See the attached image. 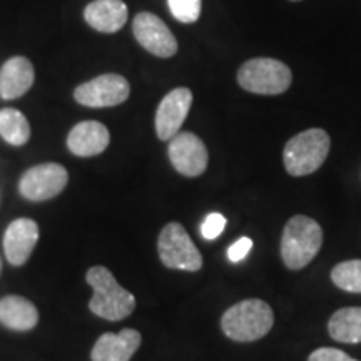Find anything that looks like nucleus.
Segmentation results:
<instances>
[{
  "mask_svg": "<svg viewBox=\"0 0 361 361\" xmlns=\"http://www.w3.org/2000/svg\"><path fill=\"white\" fill-rule=\"evenodd\" d=\"M0 135L12 146H24L30 139V124L20 111L6 109L0 111Z\"/></svg>",
  "mask_w": 361,
  "mask_h": 361,
  "instance_id": "6ab92c4d",
  "label": "nucleus"
},
{
  "mask_svg": "<svg viewBox=\"0 0 361 361\" xmlns=\"http://www.w3.org/2000/svg\"><path fill=\"white\" fill-rule=\"evenodd\" d=\"M226 228V218L221 213H209L201 224V236L206 241L219 238Z\"/></svg>",
  "mask_w": 361,
  "mask_h": 361,
  "instance_id": "4be33fe9",
  "label": "nucleus"
},
{
  "mask_svg": "<svg viewBox=\"0 0 361 361\" xmlns=\"http://www.w3.org/2000/svg\"><path fill=\"white\" fill-rule=\"evenodd\" d=\"M323 246V229L314 219L298 214L284 226L281 258L288 269L300 271L316 258Z\"/></svg>",
  "mask_w": 361,
  "mask_h": 361,
  "instance_id": "f03ea898",
  "label": "nucleus"
},
{
  "mask_svg": "<svg viewBox=\"0 0 361 361\" xmlns=\"http://www.w3.org/2000/svg\"><path fill=\"white\" fill-rule=\"evenodd\" d=\"M0 323L13 331H30L39 323V311L25 298L8 295L0 300Z\"/></svg>",
  "mask_w": 361,
  "mask_h": 361,
  "instance_id": "f3484780",
  "label": "nucleus"
},
{
  "mask_svg": "<svg viewBox=\"0 0 361 361\" xmlns=\"http://www.w3.org/2000/svg\"><path fill=\"white\" fill-rule=\"evenodd\" d=\"M129 17L123 0H94L84 11V19L92 29L102 34H114L126 25Z\"/></svg>",
  "mask_w": 361,
  "mask_h": 361,
  "instance_id": "dca6fc26",
  "label": "nucleus"
},
{
  "mask_svg": "<svg viewBox=\"0 0 361 361\" xmlns=\"http://www.w3.org/2000/svg\"><path fill=\"white\" fill-rule=\"evenodd\" d=\"M331 281L343 291L361 293V259L343 261L331 269Z\"/></svg>",
  "mask_w": 361,
  "mask_h": 361,
  "instance_id": "aec40b11",
  "label": "nucleus"
},
{
  "mask_svg": "<svg viewBox=\"0 0 361 361\" xmlns=\"http://www.w3.org/2000/svg\"><path fill=\"white\" fill-rule=\"evenodd\" d=\"M293 74L281 61L268 57L251 59L238 72V84L247 92L261 96H278L290 89Z\"/></svg>",
  "mask_w": 361,
  "mask_h": 361,
  "instance_id": "39448f33",
  "label": "nucleus"
},
{
  "mask_svg": "<svg viewBox=\"0 0 361 361\" xmlns=\"http://www.w3.org/2000/svg\"><path fill=\"white\" fill-rule=\"evenodd\" d=\"M329 146V135L323 129H308L296 134L286 142L283 151L284 168L288 174L300 176L313 174L326 161Z\"/></svg>",
  "mask_w": 361,
  "mask_h": 361,
  "instance_id": "20e7f679",
  "label": "nucleus"
},
{
  "mask_svg": "<svg viewBox=\"0 0 361 361\" xmlns=\"http://www.w3.org/2000/svg\"><path fill=\"white\" fill-rule=\"evenodd\" d=\"M328 331L333 340L340 343H361V306H348L331 314Z\"/></svg>",
  "mask_w": 361,
  "mask_h": 361,
  "instance_id": "a211bd4d",
  "label": "nucleus"
},
{
  "mask_svg": "<svg viewBox=\"0 0 361 361\" xmlns=\"http://www.w3.org/2000/svg\"><path fill=\"white\" fill-rule=\"evenodd\" d=\"M85 279L94 291L89 301V308L94 314L109 322H119L133 314L135 308L134 295L117 283L109 269L104 266H92L85 274Z\"/></svg>",
  "mask_w": 361,
  "mask_h": 361,
  "instance_id": "f257e3e1",
  "label": "nucleus"
},
{
  "mask_svg": "<svg viewBox=\"0 0 361 361\" xmlns=\"http://www.w3.org/2000/svg\"><path fill=\"white\" fill-rule=\"evenodd\" d=\"M191 104L192 92L188 87L173 89L166 94L156 112V134L161 141H171L179 133Z\"/></svg>",
  "mask_w": 361,
  "mask_h": 361,
  "instance_id": "9b49d317",
  "label": "nucleus"
},
{
  "mask_svg": "<svg viewBox=\"0 0 361 361\" xmlns=\"http://www.w3.org/2000/svg\"><path fill=\"white\" fill-rule=\"evenodd\" d=\"M111 142L107 128L97 121H84L71 129L67 147L74 156L92 157L101 154Z\"/></svg>",
  "mask_w": 361,
  "mask_h": 361,
  "instance_id": "4468645a",
  "label": "nucleus"
},
{
  "mask_svg": "<svg viewBox=\"0 0 361 361\" xmlns=\"http://www.w3.org/2000/svg\"><path fill=\"white\" fill-rule=\"evenodd\" d=\"M69 173L57 162H44L25 171L20 178L19 191L29 201H47L64 191Z\"/></svg>",
  "mask_w": 361,
  "mask_h": 361,
  "instance_id": "0eeeda50",
  "label": "nucleus"
},
{
  "mask_svg": "<svg viewBox=\"0 0 361 361\" xmlns=\"http://www.w3.org/2000/svg\"><path fill=\"white\" fill-rule=\"evenodd\" d=\"M133 32L135 40L152 56L168 59L178 52V40L169 30V27L154 13H137L133 24Z\"/></svg>",
  "mask_w": 361,
  "mask_h": 361,
  "instance_id": "1a4fd4ad",
  "label": "nucleus"
},
{
  "mask_svg": "<svg viewBox=\"0 0 361 361\" xmlns=\"http://www.w3.org/2000/svg\"><path fill=\"white\" fill-rule=\"evenodd\" d=\"M308 361H358V360L351 358L350 355H346L345 351L341 350L328 348V346H324V348L314 350L313 353L310 355Z\"/></svg>",
  "mask_w": 361,
  "mask_h": 361,
  "instance_id": "5701e85b",
  "label": "nucleus"
},
{
  "mask_svg": "<svg viewBox=\"0 0 361 361\" xmlns=\"http://www.w3.org/2000/svg\"><path fill=\"white\" fill-rule=\"evenodd\" d=\"M291 2H300V0H291Z\"/></svg>",
  "mask_w": 361,
  "mask_h": 361,
  "instance_id": "a878e982",
  "label": "nucleus"
},
{
  "mask_svg": "<svg viewBox=\"0 0 361 361\" xmlns=\"http://www.w3.org/2000/svg\"><path fill=\"white\" fill-rule=\"evenodd\" d=\"M34 66L27 57L16 56L8 59L0 69V97L4 101L19 99L32 87Z\"/></svg>",
  "mask_w": 361,
  "mask_h": 361,
  "instance_id": "2eb2a0df",
  "label": "nucleus"
},
{
  "mask_svg": "<svg viewBox=\"0 0 361 361\" xmlns=\"http://www.w3.org/2000/svg\"><path fill=\"white\" fill-rule=\"evenodd\" d=\"M39 226L34 219L19 218L7 226L4 234V252L12 266H22L29 261L39 241Z\"/></svg>",
  "mask_w": 361,
  "mask_h": 361,
  "instance_id": "f8f14e48",
  "label": "nucleus"
},
{
  "mask_svg": "<svg viewBox=\"0 0 361 361\" xmlns=\"http://www.w3.org/2000/svg\"><path fill=\"white\" fill-rule=\"evenodd\" d=\"M169 11L176 20L183 24H192L201 16V0H168Z\"/></svg>",
  "mask_w": 361,
  "mask_h": 361,
  "instance_id": "412c9836",
  "label": "nucleus"
},
{
  "mask_svg": "<svg viewBox=\"0 0 361 361\" xmlns=\"http://www.w3.org/2000/svg\"><path fill=\"white\" fill-rule=\"evenodd\" d=\"M142 336L137 329L126 328L119 333H104L94 345L90 358L92 361H130Z\"/></svg>",
  "mask_w": 361,
  "mask_h": 361,
  "instance_id": "ddd939ff",
  "label": "nucleus"
},
{
  "mask_svg": "<svg viewBox=\"0 0 361 361\" xmlns=\"http://www.w3.org/2000/svg\"><path fill=\"white\" fill-rule=\"evenodd\" d=\"M274 324L273 310L263 300L239 301L226 310L221 318L224 335L238 343H251L261 340L271 331Z\"/></svg>",
  "mask_w": 361,
  "mask_h": 361,
  "instance_id": "7ed1b4c3",
  "label": "nucleus"
},
{
  "mask_svg": "<svg viewBox=\"0 0 361 361\" xmlns=\"http://www.w3.org/2000/svg\"><path fill=\"white\" fill-rule=\"evenodd\" d=\"M251 247H252V241L250 238L245 236V238L236 239V241L229 246L228 259L231 261V263H239V261H243L247 255H250Z\"/></svg>",
  "mask_w": 361,
  "mask_h": 361,
  "instance_id": "b1692460",
  "label": "nucleus"
},
{
  "mask_svg": "<svg viewBox=\"0 0 361 361\" xmlns=\"http://www.w3.org/2000/svg\"><path fill=\"white\" fill-rule=\"evenodd\" d=\"M0 273H2V259H0Z\"/></svg>",
  "mask_w": 361,
  "mask_h": 361,
  "instance_id": "393cba45",
  "label": "nucleus"
},
{
  "mask_svg": "<svg viewBox=\"0 0 361 361\" xmlns=\"http://www.w3.org/2000/svg\"><path fill=\"white\" fill-rule=\"evenodd\" d=\"M171 164L186 178H197L207 168V149L204 142L192 133H178L169 142Z\"/></svg>",
  "mask_w": 361,
  "mask_h": 361,
  "instance_id": "9d476101",
  "label": "nucleus"
},
{
  "mask_svg": "<svg viewBox=\"0 0 361 361\" xmlns=\"http://www.w3.org/2000/svg\"><path fill=\"white\" fill-rule=\"evenodd\" d=\"M130 85L119 74H104L80 84L74 90V99L85 107H114L128 101Z\"/></svg>",
  "mask_w": 361,
  "mask_h": 361,
  "instance_id": "6e6552de",
  "label": "nucleus"
},
{
  "mask_svg": "<svg viewBox=\"0 0 361 361\" xmlns=\"http://www.w3.org/2000/svg\"><path fill=\"white\" fill-rule=\"evenodd\" d=\"M157 251L162 264L169 269L200 271L202 268V256L192 243L183 224L169 223L162 228L157 239Z\"/></svg>",
  "mask_w": 361,
  "mask_h": 361,
  "instance_id": "423d86ee",
  "label": "nucleus"
}]
</instances>
